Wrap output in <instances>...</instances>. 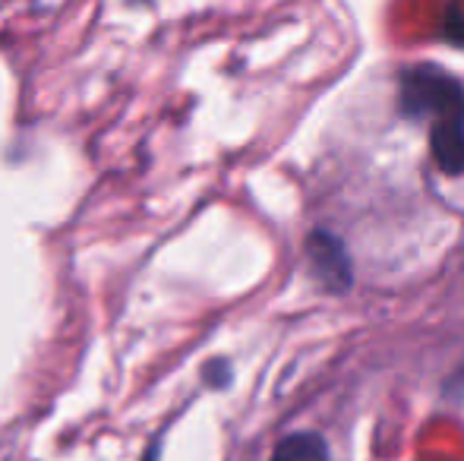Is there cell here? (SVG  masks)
I'll list each match as a JSON object with an SVG mask.
<instances>
[{"instance_id":"3","label":"cell","mask_w":464,"mask_h":461,"mask_svg":"<svg viewBox=\"0 0 464 461\" xmlns=\"http://www.w3.org/2000/svg\"><path fill=\"white\" fill-rule=\"evenodd\" d=\"M430 149H433V158L442 174H449V178L464 174V114L433 120Z\"/></svg>"},{"instance_id":"6","label":"cell","mask_w":464,"mask_h":461,"mask_svg":"<svg viewBox=\"0 0 464 461\" xmlns=\"http://www.w3.org/2000/svg\"><path fill=\"white\" fill-rule=\"evenodd\" d=\"M161 458V439H155L152 446H149V452H146V458L142 461H159Z\"/></svg>"},{"instance_id":"5","label":"cell","mask_w":464,"mask_h":461,"mask_svg":"<svg viewBox=\"0 0 464 461\" xmlns=\"http://www.w3.org/2000/svg\"><path fill=\"white\" fill-rule=\"evenodd\" d=\"M206 376L212 379V386H227V379H231V373H227V363L225 360H212V363H208Z\"/></svg>"},{"instance_id":"4","label":"cell","mask_w":464,"mask_h":461,"mask_svg":"<svg viewBox=\"0 0 464 461\" xmlns=\"http://www.w3.org/2000/svg\"><path fill=\"white\" fill-rule=\"evenodd\" d=\"M269 461H329V446L319 433H294L281 439Z\"/></svg>"},{"instance_id":"2","label":"cell","mask_w":464,"mask_h":461,"mask_svg":"<svg viewBox=\"0 0 464 461\" xmlns=\"http://www.w3.org/2000/svg\"><path fill=\"white\" fill-rule=\"evenodd\" d=\"M306 259H310L313 275L319 278L329 294H348L354 284V265H351V253L342 240L332 231H313L306 237Z\"/></svg>"},{"instance_id":"1","label":"cell","mask_w":464,"mask_h":461,"mask_svg":"<svg viewBox=\"0 0 464 461\" xmlns=\"http://www.w3.org/2000/svg\"><path fill=\"white\" fill-rule=\"evenodd\" d=\"M398 101L408 117H442L464 114V89L455 76H449L440 67H411L401 73Z\"/></svg>"}]
</instances>
